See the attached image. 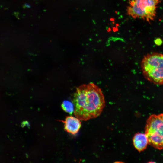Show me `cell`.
<instances>
[{
	"mask_svg": "<svg viewBox=\"0 0 163 163\" xmlns=\"http://www.w3.org/2000/svg\"><path fill=\"white\" fill-rule=\"evenodd\" d=\"M73 103L75 116L84 121L99 116L105 106L101 89L92 83L83 85L77 88Z\"/></svg>",
	"mask_w": 163,
	"mask_h": 163,
	"instance_id": "cell-1",
	"label": "cell"
},
{
	"mask_svg": "<svg viewBox=\"0 0 163 163\" xmlns=\"http://www.w3.org/2000/svg\"><path fill=\"white\" fill-rule=\"evenodd\" d=\"M141 65L147 80L155 85H163V54L156 52L147 54L142 59Z\"/></svg>",
	"mask_w": 163,
	"mask_h": 163,
	"instance_id": "cell-2",
	"label": "cell"
},
{
	"mask_svg": "<svg viewBox=\"0 0 163 163\" xmlns=\"http://www.w3.org/2000/svg\"><path fill=\"white\" fill-rule=\"evenodd\" d=\"M161 2V0H129L127 13L134 19H142L150 23L156 18Z\"/></svg>",
	"mask_w": 163,
	"mask_h": 163,
	"instance_id": "cell-3",
	"label": "cell"
},
{
	"mask_svg": "<svg viewBox=\"0 0 163 163\" xmlns=\"http://www.w3.org/2000/svg\"><path fill=\"white\" fill-rule=\"evenodd\" d=\"M145 133L149 145L158 149H163V113L149 117L146 121Z\"/></svg>",
	"mask_w": 163,
	"mask_h": 163,
	"instance_id": "cell-4",
	"label": "cell"
},
{
	"mask_svg": "<svg viewBox=\"0 0 163 163\" xmlns=\"http://www.w3.org/2000/svg\"><path fill=\"white\" fill-rule=\"evenodd\" d=\"M78 118L72 116L67 117L64 123L65 129L68 132L74 135L79 131L81 126V122Z\"/></svg>",
	"mask_w": 163,
	"mask_h": 163,
	"instance_id": "cell-5",
	"label": "cell"
},
{
	"mask_svg": "<svg viewBox=\"0 0 163 163\" xmlns=\"http://www.w3.org/2000/svg\"><path fill=\"white\" fill-rule=\"evenodd\" d=\"M133 141L134 147L139 152L145 149L148 144L147 138L145 133H140L135 134Z\"/></svg>",
	"mask_w": 163,
	"mask_h": 163,
	"instance_id": "cell-6",
	"label": "cell"
},
{
	"mask_svg": "<svg viewBox=\"0 0 163 163\" xmlns=\"http://www.w3.org/2000/svg\"><path fill=\"white\" fill-rule=\"evenodd\" d=\"M62 107L66 112L72 114L74 111V105L72 102L68 100L64 101L62 104Z\"/></svg>",
	"mask_w": 163,
	"mask_h": 163,
	"instance_id": "cell-7",
	"label": "cell"
},
{
	"mask_svg": "<svg viewBox=\"0 0 163 163\" xmlns=\"http://www.w3.org/2000/svg\"><path fill=\"white\" fill-rule=\"evenodd\" d=\"M155 42L156 45H159L162 43V41L160 39L157 38L155 40Z\"/></svg>",
	"mask_w": 163,
	"mask_h": 163,
	"instance_id": "cell-8",
	"label": "cell"
},
{
	"mask_svg": "<svg viewBox=\"0 0 163 163\" xmlns=\"http://www.w3.org/2000/svg\"><path fill=\"white\" fill-rule=\"evenodd\" d=\"M25 5L26 7H27L28 8H30V5L26 3L25 4Z\"/></svg>",
	"mask_w": 163,
	"mask_h": 163,
	"instance_id": "cell-9",
	"label": "cell"
}]
</instances>
